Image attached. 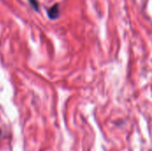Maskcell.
Wrapping results in <instances>:
<instances>
[{"instance_id":"cell-2","label":"cell","mask_w":152,"mask_h":151,"mask_svg":"<svg viewBox=\"0 0 152 151\" xmlns=\"http://www.w3.org/2000/svg\"><path fill=\"white\" fill-rule=\"evenodd\" d=\"M28 2L33 7V9H35L36 11H38V3L37 0H28Z\"/></svg>"},{"instance_id":"cell-1","label":"cell","mask_w":152,"mask_h":151,"mask_svg":"<svg viewBox=\"0 0 152 151\" xmlns=\"http://www.w3.org/2000/svg\"><path fill=\"white\" fill-rule=\"evenodd\" d=\"M47 14H48V17L51 19V20H55L59 17V14H60V9H59V4H55L54 5H53L47 12Z\"/></svg>"}]
</instances>
